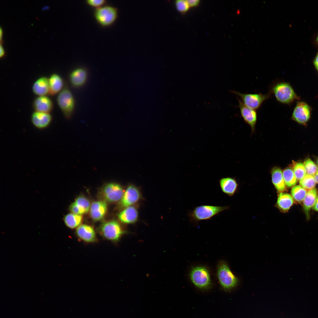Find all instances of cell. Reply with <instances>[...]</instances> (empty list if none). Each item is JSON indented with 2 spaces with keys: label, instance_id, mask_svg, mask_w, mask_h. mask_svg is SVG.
<instances>
[{
  "label": "cell",
  "instance_id": "30bf717a",
  "mask_svg": "<svg viewBox=\"0 0 318 318\" xmlns=\"http://www.w3.org/2000/svg\"><path fill=\"white\" fill-rule=\"evenodd\" d=\"M311 110L306 102H298L293 110L292 119L300 124H305L310 118Z\"/></svg>",
  "mask_w": 318,
  "mask_h": 318
},
{
  "label": "cell",
  "instance_id": "ffe728a7",
  "mask_svg": "<svg viewBox=\"0 0 318 318\" xmlns=\"http://www.w3.org/2000/svg\"><path fill=\"white\" fill-rule=\"evenodd\" d=\"M32 90L33 93L37 96L49 94V78L45 76L38 78L33 83Z\"/></svg>",
  "mask_w": 318,
  "mask_h": 318
},
{
  "label": "cell",
  "instance_id": "3957f363",
  "mask_svg": "<svg viewBox=\"0 0 318 318\" xmlns=\"http://www.w3.org/2000/svg\"><path fill=\"white\" fill-rule=\"evenodd\" d=\"M57 101L64 117L68 119H71L75 110L76 101L73 94L68 87L64 86L58 94Z\"/></svg>",
  "mask_w": 318,
  "mask_h": 318
},
{
  "label": "cell",
  "instance_id": "5b68a950",
  "mask_svg": "<svg viewBox=\"0 0 318 318\" xmlns=\"http://www.w3.org/2000/svg\"><path fill=\"white\" fill-rule=\"evenodd\" d=\"M99 231L103 238L115 243H117L125 233L120 224L115 220L102 223L99 227Z\"/></svg>",
  "mask_w": 318,
  "mask_h": 318
},
{
  "label": "cell",
  "instance_id": "d6986e66",
  "mask_svg": "<svg viewBox=\"0 0 318 318\" xmlns=\"http://www.w3.org/2000/svg\"><path fill=\"white\" fill-rule=\"evenodd\" d=\"M107 205L104 201H100L93 202L90 208V214L92 218L95 221L102 219L106 213Z\"/></svg>",
  "mask_w": 318,
  "mask_h": 318
},
{
  "label": "cell",
  "instance_id": "cb8c5ba5",
  "mask_svg": "<svg viewBox=\"0 0 318 318\" xmlns=\"http://www.w3.org/2000/svg\"><path fill=\"white\" fill-rule=\"evenodd\" d=\"M317 195V190L314 188L307 192L303 200V208L307 218L309 217L310 210L314 204Z\"/></svg>",
  "mask_w": 318,
  "mask_h": 318
},
{
  "label": "cell",
  "instance_id": "277c9868",
  "mask_svg": "<svg viewBox=\"0 0 318 318\" xmlns=\"http://www.w3.org/2000/svg\"><path fill=\"white\" fill-rule=\"evenodd\" d=\"M217 277L222 288L228 291L238 284V279L231 270L226 262L220 261L217 266Z\"/></svg>",
  "mask_w": 318,
  "mask_h": 318
},
{
  "label": "cell",
  "instance_id": "4316f807",
  "mask_svg": "<svg viewBox=\"0 0 318 318\" xmlns=\"http://www.w3.org/2000/svg\"><path fill=\"white\" fill-rule=\"evenodd\" d=\"M283 175L286 186L288 187L294 186L297 182V179L293 169L288 167L283 171Z\"/></svg>",
  "mask_w": 318,
  "mask_h": 318
},
{
  "label": "cell",
  "instance_id": "4dcf8cb0",
  "mask_svg": "<svg viewBox=\"0 0 318 318\" xmlns=\"http://www.w3.org/2000/svg\"><path fill=\"white\" fill-rule=\"evenodd\" d=\"M304 165L306 174L314 176L318 169L315 163L310 158H308L304 161Z\"/></svg>",
  "mask_w": 318,
  "mask_h": 318
},
{
  "label": "cell",
  "instance_id": "e575fe53",
  "mask_svg": "<svg viewBox=\"0 0 318 318\" xmlns=\"http://www.w3.org/2000/svg\"><path fill=\"white\" fill-rule=\"evenodd\" d=\"M313 64L315 69L318 72V53L313 59Z\"/></svg>",
  "mask_w": 318,
  "mask_h": 318
},
{
  "label": "cell",
  "instance_id": "f546056e",
  "mask_svg": "<svg viewBox=\"0 0 318 318\" xmlns=\"http://www.w3.org/2000/svg\"><path fill=\"white\" fill-rule=\"evenodd\" d=\"M293 170L298 180L302 179L306 174L304 163L294 162L292 164Z\"/></svg>",
  "mask_w": 318,
  "mask_h": 318
},
{
  "label": "cell",
  "instance_id": "d6a6232c",
  "mask_svg": "<svg viewBox=\"0 0 318 318\" xmlns=\"http://www.w3.org/2000/svg\"><path fill=\"white\" fill-rule=\"evenodd\" d=\"M86 3L89 6L96 9L105 5L107 1L105 0H88L86 1Z\"/></svg>",
  "mask_w": 318,
  "mask_h": 318
},
{
  "label": "cell",
  "instance_id": "60d3db41",
  "mask_svg": "<svg viewBox=\"0 0 318 318\" xmlns=\"http://www.w3.org/2000/svg\"><path fill=\"white\" fill-rule=\"evenodd\" d=\"M316 163L317 165L318 166V158L316 160Z\"/></svg>",
  "mask_w": 318,
  "mask_h": 318
},
{
  "label": "cell",
  "instance_id": "6da1fadb",
  "mask_svg": "<svg viewBox=\"0 0 318 318\" xmlns=\"http://www.w3.org/2000/svg\"><path fill=\"white\" fill-rule=\"evenodd\" d=\"M274 96L277 101L281 104L290 105L296 100L300 99L289 83L276 80L270 87L269 91Z\"/></svg>",
  "mask_w": 318,
  "mask_h": 318
},
{
  "label": "cell",
  "instance_id": "44dd1931",
  "mask_svg": "<svg viewBox=\"0 0 318 318\" xmlns=\"http://www.w3.org/2000/svg\"><path fill=\"white\" fill-rule=\"evenodd\" d=\"M48 78L49 95L54 96L58 94L64 87L63 78L59 75L55 73L52 74Z\"/></svg>",
  "mask_w": 318,
  "mask_h": 318
},
{
  "label": "cell",
  "instance_id": "ac0fdd59",
  "mask_svg": "<svg viewBox=\"0 0 318 318\" xmlns=\"http://www.w3.org/2000/svg\"><path fill=\"white\" fill-rule=\"evenodd\" d=\"M138 216V210L133 206L125 208L118 215L119 220L122 223L126 224L134 223L137 221Z\"/></svg>",
  "mask_w": 318,
  "mask_h": 318
},
{
  "label": "cell",
  "instance_id": "484cf974",
  "mask_svg": "<svg viewBox=\"0 0 318 318\" xmlns=\"http://www.w3.org/2000/svg\"><path fill=\"white\" fill-rule=\"evenodd\" d=\"M82 220L81 215L73 213H68L65 215L63 220L66 225L68 228L73 229L79 226Z\"/></svg>",
  "mask_w": 318,
  "mask_h": 318
},
{
  "label": "cell",
  "instance_id": "74e56055",
  "mask_svg": "<svg viewBox=\"0 0 318 318\" xmlns=\"http://www.w3.org/2000/svg\"><path fill=\"white\" fill-rule=\"evenodd\" d=\"M314 177L316 183H318V169Z\"/></svg>",
  "mask_w": 318,
  "mask_h": 318
},
{
  "label": "cell",
  "instance_id": "7c38bea8",
  "mask_svg": "<svg viewBox=\"0 0 318 318\" xmlns=\"http://www.w3.org/2000/svg\"><path fill=\"white\" fill-rule=\"evenodd\" d=\"M141 198V194L139 189L133 185L127 187L120 201V205L124 208L136 203Z\"/></svg>",
  "mask_w": 318,
  "mask_h": 318
},
{
  "label": "cell",
  "instance_id": "83f0119b",
  "mask_svg": "<svg viewBox=\"0 0 318 318\" xmlns=\"http://www.w3.org/2000/svg\"><path fill=\"white\" fill-rule=\"evenodd\" d=\"M307 190L300 185H296L293 187L291 191L292 198L297 201L300 202L303 201L307 193Z\"/></svg>",
  "mask_w": 318,
  "mask_h": 318
},
{
  "label": "cell",
  "instance_id": "e0dca14e",
  "mask_svg": "<svg viewBox=\"0 0 318 318\" xmlns=\"http://www.w3.org/2000/svg\"><path fill=\"white\" fill-rule=\"evenodd\" d=\"M90 206L89 200L85 197L80 196L71 204L69 209L72 213L81 215L87 213Z\"/></svg>",
  "mask_w": 318,
  "mask_h": 318
},
{
  "label": "cell",
  "instance_id": "f35d334b",
  "mask_svg": "<svg viewBox=\"0 0 318 318\" xmlns=\"http://www.w3.org/2000/svg\"><path fill=\"white\" fill-rule=\"evenodd\" d=\"M2 31L1 28H0V42H1V38L2 36Z\"/></svg>",
  "mask_w": 318,
  "mask_h": 318
},
{
  "label": "cell",
  "instance_id": "7a4b0ae2",
  "mask_svg": "<svg viewBox=\"0 0 318 318\" xmlns=\"http://www.w3.org/2000/svg\"><path fill=\"white\" fill-rule=\"evenodd\" d=\"M228 208V206L203 205L196 207L193 210L190 211L188 216L191 223L196 224L201 221L211 219Z\"/></svg>",
  "mask_w": 318,
  "mask_h": 318
},
{
  "label": "cell",
  "instance_id": "9a60e30c",
  "mask_svg": "<svg viewBox=\"0 0 318 318\" xmlns=\"http://www.w3.org/2000/svg\"><path fill=\"white\" fill-rule=\"evenodd\" d=\"M52 120V117L50 113L34 111L31 116V121L33 125L41 130L48 127Z\"/></svg>",
  "mask_w": 318,
  "mask_h": 318
},
{
  "label": "cell",
  "instance_id": "ab89813d",
  "mask_svg": "<svg viewBox=\"0 0 318 318\" xmlns=\"http://www.w3.org/2000/svg\"><path fill=\"white\" fill-rule=\"evenodd\" d=\"M316 42H317V44H318V35H317V37H316Z\"/></svg>",
  "mask_w": 318,
  "mask_h": 318
},
{
  "label": "cell",
  "instance_id": "9c48e42d",
  "mask_svg": "<svg viewBox=\"0 0 318 318\" xmlns=\"http://www.w3.org/2000/svg\"><path fill=\"white\" fill-rule=\"evenodd\" d=\"M122 187L119 184L110 183L106 184L102 190V194L106 201L114 202L120 201L124 193Z\"/></svg>",
  "mask_w": 318,
  "mask_h": 318
},
{
  "label": "cell",
  "instance_id": "ba28073f",
  "mask_svg": "<svg viewBox=\"0 0 318 318\" xmlns=\"http://www.w3.org/2000/svg\"><path fill=\"white\" fill-rule=\"evenodd\" d=\"M236 94L246 106L256 110L261 106L263 103L271 97L272 95L269 92L266 94L259 93H244L235 91H231Z\"/></svg>",
  "mask_w": 318,
  "mask_h": 318
},
{
  "label": "cell",
  "instance_id": "8fae6325",
  "mask_svg": "<svg viewBox=\"0 0 318 318\" xmlns=\"http://www.w3.org/2000/svg\"><path fill=\"white\" fill-rule=\"evenodd\" d=\"M87 70L83 67H78L72 70L69 75V80L71 85L74 88H79L87 83L88 78Z\"/></svg>",
  "mask_w": 318,
  "mask_h": 318
},
{
  "label": "cell",
  "instance_id": "f1b7e54d",
  "mask_svg": "<svg viewBox=\"0 0 318 318\" xmlns=\"http://www.w3.org/2000/svg\"><path fill=\"white\" fill-rule=\"evenodd\" d=\"M316 183L314 176L307 174L299 180L300 186L309 191L314 188Z\"/></svg>",
  "mask_w": 318,
  "mask_h": 318
},
{
  "label": "cell",
  "instance_id": "d590c367",
  "mask_svg": "<svg viewBox=\"0 0 318 318\" xmlns=\"http://www.w3.org/2000/svg\"><path fill=\"white\" fill-rule=\"evenodd\" d=\"M312 208L314 210L318 212V194H317L314 204Z\"/></svg>",
  "mask_w": 318,
  "mask_h": 318
},
{
  "label": "cell",
  "instance_id": "1f68e13d",
  "mask_svg": "<svg viewBox=\"0 0 318 318\" xmlns=\"http://www.w3.org/2000/svg\"><path fill=\"white\" fill-rule=\"evenodd\" d=\"M175 4L177 9L182 13L187 11L189 7L187 0H177L175 1Z\"/></svg>",
  "mask_w": 318,
  "mask_h": 318
},
{
  "label": "cell",
  "instance_id": "603a6c76",
  "mask_svg": "<svg viewBox=\"0 0 318 318\" xmlns=\"http://www.w3.org/2000/svg\"><path fill=\"white\" fill-rule=\"evenodd\" d=\"M271 173L272 182L276 189L281 192L285 191L286 186L281 169L278 167H274L271 169Z\"/></svg>",
  "mask_w": 318,
  "mask_h": 318
},
{
  "label": "cell",
  "instance_id": "7402d4cb",
  "mask_svg": "<svg viewBox=\"0 0 318 318\" xmlns=\"http://www.w3.org/2000/svg\"><path fill=\"white\" fill-rule=\"evenodd\" d=\"M219 185L222 192L226 195L231 196L236 191L238 184L234 178L229 177H224L219 180Z\"/></svg>",
  "mask_w": 318,
  "mask_h": 318
},
{
  "label": "cell",
  "instance_id": "4fadbf2b",
  "mask_svg": "<svg viewBox=\"0 0 318 318\" xmlns=\"http://www.w3.org/2000/svg\"><path fill=\"white\" fill-rule=\"evenodd\" d=\"M76 234L79 239L85 243H94L97 241L94 228L88 225H80L76 229Z\"/></svg>",
  "mask_w": 318,
  "mask_h": 318
},
{
  "label": "cell",
  "instance_id": "5bb4252c",
  "mask_svg": "<svg viewBox=\"0 0 318 318\" xmlns=\"http://www.w3.org/2000/svg\"><path fill=\"white\" fill-rule=\"evenodd\" d=\"M238 102L241 115L246 123L250 125L252 132L254 130L257 120V113L256 110L246 106L239 98H237Z\"/></svg>",
  "mask_w": 318,
  "mask_h": 318
},
{
  "label": "cell",
  "instance_id": "2e32d148",
  "mask_svg": "<svg viewBox=\"0 0 318 318\" xmlns=\"http://www.w3.org/2000/svg\"><path fill=\"white\" fill-rule=\"evenodd\" d=\"M32 107L35 111L50 113L53 109L54 104L51 99L47 95L39 96L34 100Z\"/></svg>",
  "mask_w": 318,
  "mask_h": 318
},
{
  "label": "cell",
  "instance_id": "8d00e7d4",
  "mask_svg": "<svg viewBox=\"0 0 318 318\" xmlns=\"http://www.w3.org/2000/svg\"><path fill=\"white\" fill-rule=\"evenodd\" d=\"M0 57L1 58L4 56L5 55V52L1 44H0Z\"/></svg>",
  "mask_w": 318,
  "mask_h": 318
},
{
  "label": "cell",
  "instance_id": "52a82bcc",
  "mask_svg": "<svg viewBox=\"0 0 318 318\" xmlns=\"http://www.w3.org/2000/svg\"><path fill=\"white\" fill-rule=\"evenodd\" d=\"M118 15L117 8L110 5H105L96 9L94 16L97 23L103 27L112 25L117 19Z\"/></svg>",
  "mask_w": 318,
  "mask_h": 318
},
{
  "label": "cell",
  "instance_id": "836d02e7",
  "mask_svg": "<svg viewBox=\"0 0 318 318\" xmlns=\"http://www.w3.org/2000/svg\"><path fill=\"white\" fill-rule=\"evenodd\" d=\"M189 6H197L199 4V0H187Z\"/></svg>",
  "mask_w": 318,
  "mask_h": 318
},
{
  "label": "cell",
  "instance_id": "8992f818",
  "mask_svg": "<svg viewBox=\"0 0 318 318\" xmlns=\"http://www.w3.org/2000/svg\"><path fill=\"white\" fill-rule=\"evenodd\" d=\"M192 282L197 288L203 290L209 289L211 286L209 272L203 266L193 267L189 274Z\"/></svg>",
  "mask_w": 318,
  "mask_h": 318
},
{
  "label": "cell",
  "instance_id": "d4e9b609",
  "mask_svg": "<svg viewBox=\"0 0 318 318\" xmlns=\"http://www.w3.org/2000/svg\"><path fill=\"white\" fill-rule=\"evenodd\" d=\"M294 203L292 197L289 194L281 192L277 199V204L278 207L284 212L287 211Z\"/></svg>",
  "mask_w": 318,
  "mask_h": 318
}]
</instances>
